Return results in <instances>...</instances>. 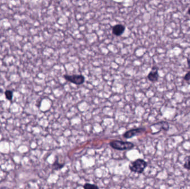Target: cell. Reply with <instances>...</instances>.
I'll return each instance as SVG.
<instances>
[{
	"mask_svg": "<svg viewBox=\"0 0 190 189\" xmlns=\"http://www.w3.org/2000/svg\"><path fill=\"white\" fill-rule=\"evenodd\" d=\"M148 167V162L142 159H138L131 162L128 166L131 172L138 174H142Z\"/></svg>",
	"mask_w": 190,
	"mask_h": 189,
	"instance_id": "cell-1",
	"label": "cell"
},
{
	"mask_svg": "<svg viewBox=\"0 0 190 189\" xmlns=\"http://www.w3.org/2000/svg\"><path fill=\"white\" fill-rule=\"evenodd\" d=\"M109 145L113 149L120 151L132 149L135 147V145L131 142H123L118 140H113L111 141Z\"/></svg>",
	"mask_w": 190,
	"mask_h": 189,
	"instance_id": "cell-2",
	"label": "cell"
},
{
	"mask_svg": "<svg viewBox=\"0 0 190 189\" xmlns=\"http://www.w3.org/2000/svg\"><path fill=\"white\" fill-rule=\"evenodd\" d=\"M63 77L68 82L78 85H82L85 81V77L82 75H65Z\"/></svg>",
	"mask_w": 190,
	"mask_h": 189,
	"instance_id": "cell-3",
	"label": "cell"
},
{
	"mask_svg": "<svg viewBox=\"0 0 190 189\" xmlns=\"http://www.w3.org/2000/svg\"><path fill=\"white\" fill-rule=\"evenodd\" d=\"M146 131L145 128H133L132 129L129 130L127 132H125L123 134V137L126 139H130L133 137L137 136L138 135L140 134L141 133H142Z\"/></svg>",
	"mask_w": 190,
	"mask_h": 189,
	"instance_id": "cell-4",
	"label": "cell"
},
{
	"mask_svg": "<svg viewBox=\"0 0 190 189\" xmlns=\"http://www.w3.org/2000/svg\"><path fill=\"white\" fill-rule=\"evenodd\" d=\"M158 68L156 66H153L151 70L149 73L148 75V80H150L151 82H157L159 79V75H158Z\"/></svg>",
	"mask_w": 190,
	"mask_h": 189,
	"instance_id": "cell-5",
	"label": "cell"
},
{
	"mask_svg": "<svg viewBox=\"0 0 190 189\" xmlns=\"http://www.w3.org/2000/svg\"><path fill=\"white\" fill-rule=\"evenodd\" d=\"M125 27L124 25L122 24H117L113 26L112 33L116 36H120L122 35L123 32H125Z\"/></svg>",
	"mask_w": 190,
	"mask_h": 189,
	"instance_id": "cell-6",
	"label": "cell"
},
{
	"mask_svg": "<svg viewBox=\"0 0 190 189\" xmlns=\"http://www.w3.org/2000/svg\"><path fill=\"white\" fill-rule=\"evenodd\" d=\"M64 166H65V164L63 163L61 164L58 162V157H56V159L55 160V162L53 163V164L52 165V169L53 170L58 171V170L62 169Z\"/></svg>",
	"mask_w": 190,
	"mask_h": 189,
	"instance_id": "cell-7",
	"label": "cell"
},
{
	"mask_svg": "<svg viewBox=\"0 0 190 189\" xmlns=\"http://www.w3.org/2000/svg\"><path fill=\"white\" fill-rule=\"evenodd\" d=\"M5 95L6 99L10 100V101H12L13 99V92L12 90H6L5 91Z\"/></svg>",
	"mask_w": 190,
	"mask_h": 189,
	"instance_id": "cell-8",
	"label": "cell"
},
{
	"mask_svg": "<svg viewBox=\"0 0 190 189\" xmlns=\"http://www.w3.org/2000/svg\"><path fill=\"white\" fill-rule=\"evenodd\" d=\"M83 189H99V187L98 185L90 183H86L83 185Z\"/></svg>",
	"mask_w": 190,
	"mask_h": 189,
	"instance_id": "cell-9",
	"label": "cell"
},
{
	"mask_svg": "<svg viewBox=\"0 0 190 189\" xmlns=\"http://www.w3.org/2000/svg\"><path fill=\"white\" fill-rule=\"evenodd\" d=\"M183 167L186 169L190 171V155L187 157L185 163L183 164Z\"/></svg>",
	"mask_w": 190,
	"mask_h": 189,
	"instance_id": "cell-10",
	"label": "cell"
},
{
	"mask_svg": "<svg viewBox=\"0 0 190 189\" xmlns=\"http://www.w3.org/2000/svg\"><path fill=\"white\" fill-rule=\"evenodd\" d=\"M183 79L186 81H190V71L188 72L186 75H185Z\"/></svg>",
	"mask_w": 190,
	"mask_h": 189,
	"instance_id": "cell-11",
	"label": "cell"
},
{
	"mask_svg": "<svg viewBox=\"0 0 190 189\" xmlns=\"http://www.w3.org/2000/svg\"><path fill=\"white\" fill-rule=\"evenodd\" d=\"M187 62H188V67L190 69V58H188L187 59Z\"/></svg>",
	"mask_w": 190,
	"mask_h": 189,
	"instance_id": "cell-12",
	"label": "cell"
},
{
	"mask_svg": "<svg viewBox=\"0 0 190 189\" xmlns=\"http://www.w3.org/2000/svg\"><path fill=\"white\" fill-rule=\"evenodd\" d=\"M0 189H10L8 187H0Z\"/></svg>",
	"mask_w": 190,
	"mask_h": 189,
	"instance_id": "cell-13",
	"label": "cell"
},
{
	"mask_svg": "<svg viewBox=\"0 0 190 189\" xmlns=\"http://www.w3.org/2000/svg\"><path fill=\"white\" fill-rule=\"evenodd\" d=\"M188 15H190V8H189V9H188Z\"/></svg>",
	"mask_w": 190,
	"mask_h": 189,
	"instance_id": "cell-14",
	"label": "cell"
}]
</instances>
